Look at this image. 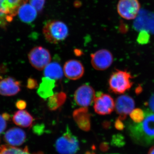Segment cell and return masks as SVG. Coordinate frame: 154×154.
Wrapping results in <instances>:
<instances>
[{
  "label": "cell",
  "mask_w": 154,
  "mask_h": 154,
  "mask_svg": "<svg viewBox=\"0 0 154 154\" xmlns=\"http://www.w3.org/2000/svg\"><path fill=\"white\" fill-rule=\"evenodd\" d=\"M7 126V120L2 115H0V135L5 131Z\"/></svg>",
  "instance_id": "4316f807"
},
{
  "label": "cell",
  "mask_w": 154,
  "mask_h": 154,
  "mask_svg": "<svg viewBox=\"0 0 154 154\" xmlns=\"http://www.w3.org/2000/svg\"><path fill=\"white\" fill-rule=\"evenodd\" d=\"M75 54H76V55L80 56L81 55V54H82V51H79V50H78V51H77L76 49L75 50Z\"/></svg>",
  "instance_id": "d6a6232c"
},
{
  "label": "cell",
  "mask_w": 154,
  "mask_h": 154,
  "mask_svg": "<svg viewBox=\"0 0 154 154\" xmlns=\"http://www.w3.org/2000/svg\"><path fill=\"white\" fill-rule=\"evenodd\" d=\"M37 11L28 3L22 4L18 10V16L21 21L27 24H30L36 19Z\"/></svg>",
  "instance_id": "e0dca14e"
},
{
  "label": "cell",
  "mask_w": 154,
  "mask_h": 154,
  "mask_svg": "<svg viewBox=\"0 0 154 154\" xmlns=\"http://www.w3.org/2000/svg\"><path fill=\"white\" fill-rule=\"evenodd\" d=\"M130 116L134 123H139L144 119L145 112L140 108H136L134 109L130 113Z\"/></svg>",
  "instance_id": "603a6c76"
},
{
  "label": "cell",
  "mask_w": 154,
  "mask_h": 154,
  "mask_svg": "<svg viewBox=\"0 0 154 154\" xmlns=\"http://www.w3.org/2000/svg\"><path fill=\"white\" fill-rule=\"evenodd\" d=\"M55 148L60 154H73L79 150L78 139L72 133L68 127L66 132L56 142Z\"/></svg>",
  "instance_id": "5b68a950"
},
{
  "label": "cell",
  "mask_w": 154,
  "mask_h": 154,
  "mask_svg": "<svg viewBox=\"0 0 154 154\" xmlns=\"http://www.w3.org/2000/svg\"><path fill=\"white\" fill-rule=\"evenodd\" d=\"M63 70L60 65L56 62L50 63L44 69L45 77L54 80L61 79L63 75Z\"/></svg>",
  "instance_id": "ffe728a7"
},
{
  "label": "cell",
  "mask_w": 154,
  "mask_h": 154,
  "mask_svg": "<svg viewBox=\"0 0 154 154\" xmlns=\"http://www.w3.org/2000/svg\"><path fill=\"white\" fill-rule=\"evenodd\" d=\"M29 3L37 12L40 13L44 8L45 0H29Z\"/></svg>",
  "instance_id": "d4e9b609"
},
{
  "label": "cell",
  "mask_w": 154,
  "mask_h": 154,
  "mask_svg": "<svg viewBox=\"0 0 154 154\" xmlns=\"http://www.w3.org/2000/svg\"><path fill=\"white\" fill-rule=\"evenodd\" d=\"M95 98L96 95L94 88L89 85L80 86L75 92V101L77 105L82 107H87L91 105Z\"/></svg>",
  "instance_id": "8fae6325"
},
{
  "label": "cell",
  "mask_w": 154,
  "mask_h": 154,
  "mask_svg": "<svg viewBox=\"0 0 154 154\" xmlns=\"http://www.w3.org/2000/svg\"><path fill=\"white\" fill-rule=\"evenodd\" d=\"M12 120L17 126L23 128H29L32 126L33 116L26 110H19L14 113Z\"/></svg>",
  "instance_id": "ac0fdd59"
},
{
  "label": "cell",
  "mask_w": 154,
  "mask_h": 154,
  "mask_svg": "<svg viewBox=\"0 0 154 154\" xmlns=\"http://www.w3.org/2000/svg\"><path fill=\"white\" fill-rule=\"evenodd\" d=\"M0 154H44L42 152L35 153H30L28 147L25 149H20L9 145H3L0 146Z\"/></svg>",
  "instance_id": "7402d4cb"
},
{
  "label": "cell",
  "mask_w": 154,
  "mask_h": 154,
  "mask_svg": "<svg viewBox=\"0 0 154 154\" xmlns=\"http://www.w3.org/2000/svg\"><path fill=\"white\" fill-rule=\"evenodd\" d=\"M94 109L99 115L110 114L115 109V102L108 94H99L96 96L94 100Z\"/></svg>",
  "instance_id": "30bf717a"
},
{
  "label": "cell",
  "mask_w": 154,
  "mask_h": 154,
  "mask_svg": "<svg viewBox=\"0 0 154 154\" xmlns=\"http://www.w3.org/2000/svg\"><path fill=\"white\" fill-rule=\"evenodd\" d=\"M149 33L146 30H141L138 35L137 42L139 44L143 45L148 44L150 39Z\"/></svg>",
  "instance_id": "cb8c5ba5"
},
{
  "label": "cell",
  "mask_w": 154,
  "mask_h": 154,
  "mask_svg": "<svg viewBox=\"0 0 154 154\" xmlns=\"http://www.w3.org/2000/svg\"><path fill=\"white\" fill-rule=\"evenodd\" d=\"M140 9V3L138 0H119L117 5L118 14L126 20L135 19Z\"/></svg>",
  "instance_id": "52a82bcc"
},
{
  "label": "cell",
  "mask_w": 154,
  "mask_h": 154,
  "mask_svg": "<svg viewBox=\"0 0 154 154\" xmlns=\"http://www.w3.org/2000/svg\"><path fill=\"white\" fill-rule=\"evenodd\" d=\"M148 154H154V145L150 149Z\"/></svg>",
  "instance_id": "1f68e13d"
},
{
  "label": "cell",
  "mask_w": 154,
  "mask_h": 154,
  "mask_svg": "<svg viewBox=\"0 0 154 154\" xmlns=\"http://www.w3.org/2000/svg\"><path fill=\"white\" fill-rule=\"evenodd\" d=\"M55 80L44 77L42 80L37 90L38 96L43 99L49 98L54 95L53 89L55 88Z\"/></svg>",
  "instance_id": "d6986e66"
},
{
  "label": "cell",
  "mask_w": 154,
  "mask_h": 154,
  "mask_svg": "<svg viewBox=\"0 0 154 154\" xmlns=\"http://www.w3.org/2000/svg\"><path fill=\"white\" fill-rule=\"evenodd\" d=\"M42 33L45 39L52 44H57L68 36V27L59 20H51L45 24Z\"/></svg>",
  "instance_id": "7a4b0ae2"
},
{
  "label": "cell",
  "mask_w": 154,
  "mask_h": 154,
  "mask_svg": "<svg viewBox=\"0 0 154 154\" xmlns=\"http://www.w3.org/2000/svg\"><path fill=\"white\" fill-rule=\"evenodd\" d=\"M74 119L79 127L82 130L88 131L91 128V116L86 107H81L73 113Z\"/></svg>",
  "instance_id": "2e32d148"
},
{
  "label": "cell",
  "mask_w": 154,
  "mask_h": 154,
  "mask_svg": "<svg viewBox=\"0 0 154 154\" xmlns=\"http://www.w3.org/2000/svg\"><path fill=\"white\" fill-rule=\"evenodd\" d=\"M66 97V94L63 92L56 93L50 97L48 102V106L49 110H57L65 102Z\"/></svg>",
  "instance_id": "44dd1931"
},
{
  "label": "cell",
  "mask_w": 154,
  "mask_h": 154,
  "mask_svg": "<svg viewBox=\"0 0 154 154\" xmlns=\"http://www.w3.org/2000/svg\"><path fill=\"white\" fill-rule=\"evenodd\" d=\"M26 138V133L23 130L17 127H13L6 131L4 140L7 144L18 146L25 142Z\"/></svg>",
  "instance_id": "5bb4252c"
},
{
  "label": "cell",
  "mask_w": 154,
  "mask_h": 154,
  "mask_svg": "<svg viewBox=\"0 0 154 154\" xmlns=\"http://www.w3.org/2000/svg\"><path fill=\"white\" fill-rule=\"evenodd\" d=\"M28 0H0V27L6 29L17 15L19 7Z\"/></svg>",
  "instance_id": "277c9868"
},
{
  "label": "cell",
  "mask_w": 154,
  "mask_h": 154,
  "mask_svg": "<svg viewBox=\"0 0 154 154\" xmlns=\"http://www.w3.org/2000/svg\"><path fill=\"white\" fill-rule=\"evenodd\" d=\"M112 53L107 49H101L91 54L92 66L97 70L107 69L113 62Z\"/></svg>",
  "instance_id": "ba28073f"
},
{
  "label": "cell",
  "mask_w": 154,
  "mask_h": 154,
  "mask_svg": "<svg viewBox=\"0 0 154 154\" xmlns=\"http://www.w3.org/2000/svg\"><path fill=\"white\" fill-rule=\"evenodd\" d=\"M16 106L19 110H24L27 106V103L24 100H19L16 102Z\"/></svg>",
  "instance_id": "83f0119b"
},
{
  "label": "cell",
  "mask_w": 154,
  "mask_h": 154,
  "mask_svg": "<svg viewBox=\"0 0 154 154\" xmlns=\"http://www.w3.org/2000/svg\"><path fill=\"white\" fill-rule=\"evenodd\" d=\"M132 78L130 73L127 71L116 69L109 79V89L115 94H123L132 87Z\"/></svg>",
  "instance_id": "3957f363"
},
{
  "label": "cell",
  "mask_w": 154,
  "mask_h": 154,
  "mask_svg": "<svg viewBox=\"0 0 154 154\" xmlns=\"http://www.w3.org/2000/svg\"><path fill=\"white\" fill-rule=\"evenodd\" d=\"M38 83L35 79L30 78L28 79L27 87L29 89H35L38 87Z\"/></svg>",
  "instance_id": "484cf974"
},
{
  "label": "cell",
  "mask_w": 154,
  "mask_h": 154,
  "mask_svg": "<svg viewBox=\"0 0 154 154\" xmlns=\"http://www.w3.org/2000/svg\"><path fill=\"white\" fill-rule=\"evenodd\" d=\"M2 116L3 117H4V118H5L7 121H8V120H10L11 116H10V115H9L8 113H4L2 114Z\"/></svg>",
  "instance_id": "4dcf8cb0"
},
{
  "label": "cell",
  "mask_w": 154,
  "mask_h": 154,
  "mask_svg": "<svg viewBox=\"0 0 154 154\" xmlns=\"http://www.w3.org/2000/svg\"><path fill=\"white\" fill-rule=\"evenodd\" d=\"M135 102L131 96L122 95L118 97L115 102V109L122 120H124L127 116L131 113L134 109Z\"/></svg>",
  "instance_id": "7c38bea8"
},
{
  "label": "cell",
  "mask_w": 154,
  "mask_h": 154,
  "mask_svg": "<svg viewBox=\"0 0 154 154\" xmlns=\"http://www.w3.org/2000/svg\"><path fill=\"white\" fill-rule=\"evenodd\" d=\"M63 70L66 77L72 80L79 79L85 73V68L82 64L76 60L67 61L64 65Z\"/></svg>",
  "instance_id": "4fadbf2b"
},
{
  "label": "cell",
  "mask_w": 154,
  "mask_h": 154,
  "mask_svg": "<svg viewBox=\"0 0 154 154\" xmlns=\"http://www.w3.org/2000/svg\"><path fill=\"white\" fill-rule=\"evenodd\" d=\"M28 57L31 65L40 71L44 69L51 60L49 51L42 46L33 48L28 53Z\"/></svg>",
  "instance_id": "8992f818"
},
{
  "label": "cell",
  "mask_w": 154,
  "mask_h": 154,
  "mask_svg": "<svg viewBox=\"0 0 154 154\" xmlns=\"http://www.w3.org/2000/svg\"><path fill=\"white\" fill-rule=\"evenodd\" d=\"M128 130L131 137L136 143L143 146L154 143V113L146 111L143 121L131 124Z\"/></svg>",
  "instance_id": "6da1fadb"
},
{
  "label": "cell",
  "mask_w": 154,
  "mask_h": 154,
  "mask_svg": "<svg viewBox=\"0 0 154 154\" xmlns=\"http://www.w3.org/2000/svg\"><path fill=\"white\" fill-rule=\"evenodd\" d=\"M116 128L118 130H122L124 128V125L122 121V120L118 118L116 120L115 122Z\"/></svg>",
  "instance_id": "f1b7e54d"
},
{
  "label": "cell",
  "mask_w": 154,
  "mask_h": 154,
  "mask_svg": "<svg viewBox=\"0 0 154 154\" xmlns=\"http://www.w3.org/2000/svg\"><path fill=\"white\" fill-rule=\"evenodd\" d=\"M21 83L9 77L0 81V95L11 96L16 95L21 91Z\"/></svg>",
  "instance_id": "9a60e30c"
},
{
  "label": "cell",
  "mask_w": 154,
  "mask_h": 154,
  "mask_svg": "<svg viewBox=\"0 0 154 154\" xmlns=\"http://www.w3.org/2000/svg\"><path fill=\"white\" fill-rule=\"evenodd\" d=\"M133 26L137 31L146 30L154 34V14L148 11H140L135 19Z\"/></svg>",
  "instance_id": "9c48e42d"
},
{
  "label": "cell",
  "mask_w": 154,
  "mask_h": 154,
  "mask_svg": "<svg viewBox=\"0 0 154 154\" xmlns=\"http://www.w3.org/2000/svg\"><path fill=\"white\" fill-rule=\"evenodd\" d=\"M148 106L151 111L154 113V94L152 95L150 98L149 99Z\"/></svg>",
  "instance_id": "f546056e"
}]
</instances>
